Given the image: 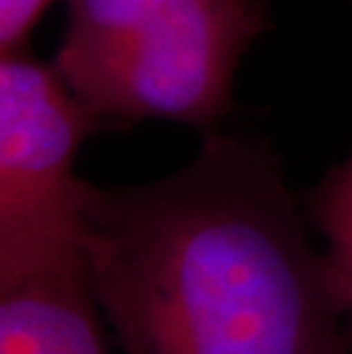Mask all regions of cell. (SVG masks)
<instances>
[{
    "label": "cell",
    "mask_w": 352,
    "mask_h": 354,
    "mask_svg": "<svg viewBox=\"0 0 352 354\" xmlns=\"http://www.w3.org/2000/svg\"><path fill=\"white\" fill-rule=\"evenodd\" d=\"M80 243L124 354H343L325 256L266 142L204 133L174 174L82 180Z\"/></svg>",
    "instance_id": "obj_1"
},
{
    "label": "cell",
    "mask_w": 352,
    "mask_h": 354,
    "mask_svg": "<svg viewBox=\"0 0 352 354\" xmlns=\"http://www.w3.org/2000/svg\"><path fill=\"white\" fill-rule=\"evenodd\" d=\"M266 28V0H66L53 64L103 128L169 119L211 133Z\"/></svg>",
    "instance_id": "obj_2"
},
{
    "label": "cell",
    "mask_w": 352,
    "mask_h": 354,
    "mask_svg": "<svg viewBox=\"0 0 352 354\" xmlns=\"http://www.w3.org/2000/svg\"><path fill=\"white\" fill-rule=\"evenodd\" d=\"M96 131L53 62L0 53V283L85 261L73 162Z\"/></svg>",
    "instance_id": "obj_3"
},
{
    "label": "cell",
    "mask_w": 352,
    "mask_h": 354,
    "mask_svg": "<svg viewBox=\"0 0 352 354\" xmlns=\"http://www.w3.org/2000/svg\"><path fill=\"white\" fill-rule=\"evenodd\" d=\"M309 217L325 236V266L352 348V156L309 194Z\"/></svg>",
    "instance_id": "obj_5"
},
{
    "label": "cell",
    "mask_w": 352,
    "mask_h": 354,
    "mask_svg": "<svg viewBox=\"0 0 352 354\" xmlns=\"http://www.w3.org/2000/svg\"><path fill=\"white\" fill-rule=\"evenodd\" d=\"M53 0H0V53L26 48L37 21Z\"/></svg>",
    "instance_id": "obj_6"
},
{
    "label": "cell",
    "mask_w": 352,
    "mask_h": 354,
    "mask_svg": "<svg viewBox=\"0 0 352 354\" xmlns=\"http://www.w3.org/2000/svg\"><path fill=\"white\" fill-rule=\"evenodd\" d=\"M0 354H110L85 261L0 283Z\"/></svg>",
    "instance_id": "obj_4"
}]
</instances>
